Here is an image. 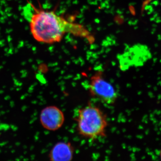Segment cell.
<instances>
[{
  "mask_svg": "<svg viewBox=\"0 0 161 161\" xmlns=\"http://www.w3.org/2000/svg\"><path fill=\"white\" fill-rule=\"evenodd\" d=\"M31 9L28 18L30 30L36 41L45 44L59 43L66 34L86 39L90 43L95 40L94 36L83 25L69 22L54 11L37 8L28 2Z\"/></svg>",
  "mask_w": 161,
  "mask_h": 161,
  "instance_id": "1",
  "label": "cell"
},
{
  "mask_svg": "<svg viewBox=\"0 0 161 161\" xmlns=\"http://www.w3.org/2000/svg\"><path fill=\"white\" fill-rule=\"evenodd\" d=\"M80 136L91 140L106 136L108 127L106 115L98 107L89 104L78 110L76 119Z\"/></svg>",
  "mask_w": 161,
  "mask_h": 161,
  "instance_id": "2",
  "label": "cell"
},
{
  "mask_svg": "<svg viewBox=\"0 0 161 161\" xmlns=\"http://www.w3.org/2000/svg\"><path fill=\"white\" fill-rule=\"evenodd\" d=\"M89 91L92 97L106 104H113L118 98L115 88L104 78L100 71L96 72L91 77Z\"/></svg>",
  "mask_w": 161,
  "mask_h": 161,
  "instance_id": "3",
  "label": "cell"
},
{
  "mask_svg": "<svg viewBox=\"0 0 161 161\" xmlns=\"http://www.w3.org/2000/svg\"><path fill=\"white\" fill-rule=\"evenodd\" d=\"M63 112L55 106L47 107L41 111L40 114V123L47 130L55 131L60 129L64 122Z\"/></svg>",
  "mask_w": 161,
  "mask_h": 161,
  "instance_id": "4",
  "label": "cell"
},
{
  "mask_svg": "<svg viewBox=\"0 0 161 161\" xmlns=\"http://www.w3.org/2000/svg\"><path fill=\"white\" fill-rule=\"evenodd\" d=\"M75 149L71 143L60 142L55 144L49 153L50 161H71Z\"/></svg>",
  "mask_w": 161,
  "mask_h": 161,
  "instance_id": "5",
  "label": "cell"
}]
</instances>
